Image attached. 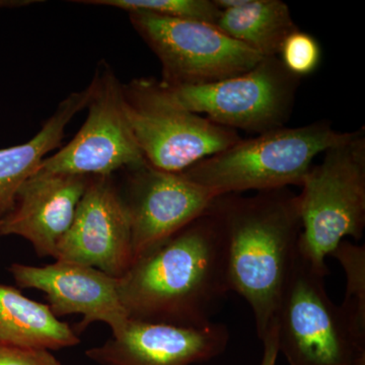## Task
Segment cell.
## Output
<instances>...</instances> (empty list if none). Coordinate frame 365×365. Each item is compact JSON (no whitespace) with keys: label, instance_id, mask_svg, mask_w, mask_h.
Instances as JSON below:
<instances>
[{"label":"cell","instance_id":"1","mask_svg":"<svg viewBox=\"0 0 365 365\" xmlns=\"http://www.w3.org/2000/svg\"><path fill=\"white\" fill-rule=\"evenodd\" d=\"M230 292L225 237L212 206L119 278L129 319L148 323L202 328Z\"/></svg>","mask_w":365,"mask_h":365},{"label":"cell","instance_id":"2","mask_svg":"<svg viewBox=\"0 0 365 365\" xmlns=\"http://www.w3.org/2000/svg\"><path fill=\"white\" fill-rule=\"evenodd\" d=\"M227 249L230 289L251 307L259 339L275 324L283 288L299 254V196L287 188L212 203Z\"/></svg>","mask_w":365,"mask_h":365},{"label":"cell","instance_id":"3","mask_svg":"<svg viewBox=\"0 0 365 365\" xmlns=\"http://www.w3.org/2000/svg\"><path fill=\"white\" fill-rule=\"evenodd\" d=\"M352 132L336 131L328 121L264 132L240 140L182 172L216 197L300 186L314 158Z\"/></svg>","mask_w":365,"mask_h":365},{"label":"cell","instance_id":"4","mask_svg":"<svg viewBox=\"0 0 365 365\" xmlns=\"http://www.w3.org/2000/svg\"><path fill=\"white\" fill-rule=\"evenodd\" d=\"M300 187L299 251L314 267L329 272L326 258L338 245L346 237L364 235V128L327 150Z\"/></svg>","mask_w":365,"mask_h":365},{"label":"cell","instance_id":"5","mask_svg":"<svg viewBox=\"0 0 365 365\" xmlns=\"http://www.w3.org/2000/svg\"><path fill=\"white\" fill-rule=\"evenodd\" d=\"M328 274L299 251L275 314L278 349L289 365H365V347L327 294Z\"/></svg>","mask_w":365,"mask_h":365},{"label":"cell","instance_id":"6","mask_svg":"<svg viewBox=\"0 0 365 365\" xmlns=\"http://www.w3.org/2000/svg\"><path fill=\"white\" fill-rule=\"evenodd\" d=\"M299 83L279 57H265L244 73L202 85L169 86L155 79L170 104L206 115L220 126L257 134L284 126Z\"/></svg>","mask_w":365,"mask_h":365},{"label":"cell","instance_id":"7","mask_svg":"<svg viewBox=\"0 0 365 365\" xmlns=\"http://www.w3.org/2000/svg\"><path fill=\"white\" fill-rule=\"evenodd\" d=\"M123 91L132 132L144 160L155 169L178 174L242 140L234 129L170 104L155 79H133Z\"/></svg>","mask_w":365,"mask_h":365},{"label":"cell","instance_id":"8","mask_svg":"<svg viewBox=\"0 0 365 365\" xmlns=\"http://www.w3.org/2000/svg\"><path fill=\"white\" fill-rule=\"evenodd\" d=\"M128 14L134 30L160 60L165 85L213 83L244 73L265 58L210 24L146 11Z\"/></svg>","mask_w":365,"mask_h":365},{"label":"cell","instance_id":"9","mask_svg":"<svg viewBox=\"0 0 365 365\" xmlns=\"http://www.w3.org/2000/svg\"><path fill=\"white\" fill-rule=\"evenodd\" d=\"M88 116L66 146L46 158L37 173L78 176H112L146 163L125 111L123 85L106 62L91 81Z\"/></svg>","mask_w":365,"mask_h":365},{"label":"cell","instance_id":"10","mask_svg":"<svg viewBox=\"0 0 365 365\" xmlns=\"http://www.w3.org/2000/svg\"><path fill=\"white\" fill-rule=\"evenodd\" d=\"M128 172L127 195L122 197L133 262L200 217L218 198L182 173L163 172L148 163Z\"/></svg>","mask_w":365,"mask_h":365},{"label":"cell","instance_id":"11","mask_svg":"<svg viewBox=\"0 0 365 365\" xmlns=\"http://www.w3.org/2000/svg\"><path fill=\"white\" fill-rule=\"evenodd\" d=\"M54 260L90 266L115 278H121L130 268V223L112 176L90 178Z\"/></svg>","mask_w":365,"mask_h":365},{"label":"cell","instance_id":"12","mask_svg":"<svg viewBox=\"0 0 365 365\" xmlns=\"http://www.w3.org/2000/svg\"><path fill=\"white\" fill-rule=\"evenodd\" d=\"M9 271L19 287L45 292L48 307L57 318L83 316L78 333L91 324L104 323L111 329L112 336H117L130 319L120 299L119 278L98 269L55 261L43 267L13 264Z\"/></svg>","mask_w":365,"mask_h":365},{"label":"cell","instance_id":"13","mask_svg":"<svg viewBox=\"0 0 365 365\" xmlns=\"http://www.w3.org/2000/svg\"><path fill=\"white\" fill-rule=\"evenodd\" d=\"M228 341L220 323L190 328L129 319L123 332L86 355L98 365H192L217 357Z\"/></svg>","mask_w":365,"mask_h":365},{"label":"cell","instance_id":"14","mask_svg":"<svg viewBox=\"0 0 365 365\" xmlns=\"http://www.w3.org/2000/svg\"><path fill=\"white\" fill-rule=\"evenodd\" d=\"M91 177L36 173L21 186L16 205L0 220L1 235H19L40 257L55 259Z\"/></svg>","mask_w":365,"mask_h":365},{"label":"cell","instance_id":"15","mask_svg":"<svg viewBox=\"0 0 365 365\" xmlns=\"http://www.w3.org/2000/svg\"><path fill=\"white\" fill-rule=\"evenodd\" d=\"M91 91L90 83L83 90L71 93L32 139L0 150V220L13 210L21 186L37 173L46 155L62 148L67 125L86 109Z\"/></svg>","mask_w":365,"mask_h":365},{"label":"cell","instance_id":"16","mask_svg":"<svg viewBox=\"0 0 365 365\" xmlns=\"http://www.w3.org/2000/svg\"><path fill=\"white\" fill-rule=\"evenodd\" d=\"M0 343L52 351L74 347L81 340L47 304L29 299L14 287L0 284Z\"/></svg>","mask_w":365,"mask_h":365},{"label":"cell","instance_id":"17","mask_svg":"<svg viewBox=\"0 0 365 365\" xmlns=\"http://www.w3.org/2000/svg\"><path fill=\"white\" fill-rule=\"evenodd\" d=\"M215 26L263 57H278L285 39L299 30L289 6L281 0H246L222 11Z\"/></svg>","mask_w":365,"mask_h":365},{"label":"cell","instance_id":"18","mask_svg":"<svg viewBox=\"0 0 365 365\" xmlns=\"http://www.w3.org/2000/svg\"><path fill=\"white\" fill-rule=\"evenodd\" d=\"M331 256L339 262L346 276L341 313L353 337L365 347V247L345 240Z\"/></svg>","mask_w":365,"mask_h":365},{"label":"cell","instance_id":"19","mask_svg":"<svg viewBox=\"0 0 365 365\" xmlns=\"http://www.w3.org/2000/svg\"><path fill=\"white\" fill-rule=\"evenodd\" d=\"M76 2L114 7L127 13L146 11L168 18L202 21L215 26L222 13L215 0H79Z\"/></svg>","mask_w":365,"mask_h":365},{"label":"cell","instance_id":"20","mask_svg":"<svg viewBox=\"0 0 365 365\" xmlns=\"http://www.w3.org/2000/svg\"><path fill=\"white\" fill-rule=\"evenodd\" d=\"M278 57L290 73L300 78L318 68L322 58L321 46L314 36L299 29L283 42Z\"/></svg>","mask_w":365,"mask_h":365},{"label":"cell","instance_id":"21","mask_svg":"<svg viewBox=\"0 0 365 365\" xmlns=\"http://www.w3.org/2000/svg\"><path fill=\"white\" fill-rule=\"evenodd\" d=\"M0 365H61L51 351L0 343Z\"/></svg>","mask_w":365,"mask_h":365},{"label":"cell","instance_id":"22","mask_svg":"<svg viewBox=\"0 0 365 365\" xmlns=\"http://www.w3.org/2000/svg\"><path fill=\"white\" fill-rule=\"evenodd\" d=\"M261 341L263 343V356H262L260 365H276L280 353L279 349H278L277 332H276L275 324Z\"/></svg>","mask_w":365,"mask_h":365},{"label":"cell","instance_id":"23","mask_svg":"<svg viewBox=\"0 0 365 365\" xmlns=\"http://www.w3.org/2000/svg\"><path fill=\"white\" fill-rule=\"evenodd\" d=\"M40 2L42 1H37V0H0V9H16V7L28 6L34 4H40Z\"/></svg>","mask_w":365,"mask_h":365}]
</instances>
